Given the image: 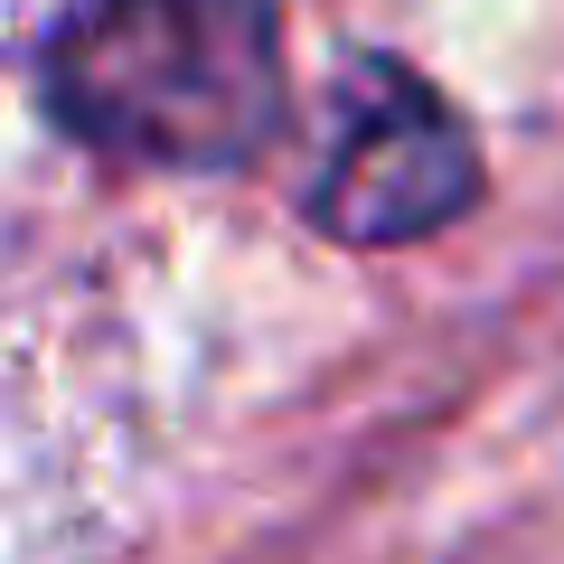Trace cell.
I'll return each mask as SVG.
<instances>
[{
    "label": "cell",
    "instance_id": "1",
    "mask_svg": "<svg viewBox=\"0 0 564 564\" xmlns=\"http://www.w3.org/2000/svg\"><path fill=\"white\" fill-rule=\"evenodd\" d=\"M47 104L151 170H236L282 122L273 0H76L47 29Z\"/></svg>",
    "mask_w": 564,
    "mask_h": 564
},
{
    "label": "cell",
    "instance_id": "2",
    "mask_svg": "<svg viewBox=\"0 0 564 564\" xmlns=\"http://www.w3.org/2000/svg\"><path fill=\"white\" fill-rule=\"evenodd\" d=\"M480 198V151L452 104L395 57H358L329 95V141L311 170V217L339 245H414Z\"/></svg>",
    "mask_w": 564,
    "mask_h": 564
}]
</instances>
